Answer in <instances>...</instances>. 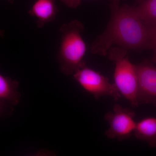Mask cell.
Wrapping results in <instances>:
<instances>
[{
    "label": "cell",
    "instance_id": "13",
    "mask_svg": "<svg viewBox=\"0 0 156 156\" xmlns=\"http://www.w3.org/2000/svg\"><path fill=\"white\" fill-rule=\"evenodd\" d=\"M67 7L71 9H76L80 5L82 0H61Z\"/></svg>",
    "mask_w": 156,
    "mask_h": 156
},
{
    "label": "cell",
    "instance_id": "2",
    "mask_svg": "<svg viewBox=\"0 0 156 156\" xmlns=\"http://www.w3.org/2000/svg\"><path fill=\"white\" fill-rule=\"evenodd\" d=\"M84 29L83 23L78 20L60 27L61 38L58 58L60 70L66 75L73 74L86 66L83 58L87 47L82 36Z\"/></svg>",
    "mask_w": 156,
    "mask_h": 156
},
{
    "label": "cell",
    "instance_id": "15",
    "mask_svg": "<svg viewBox=\"0 0 156 156\" xmlns=\"http://www.w3.org/2000/svg\"><path fill=\"white\" fill-rule=\"evenodd\" d=\"M112 4L114 5H119L120 0H111Z\"/></svg>",
    "mask_w": 156,
    "mask_h": 156
},
{
    "label": "cell",
    "instance_id": "9",
    "mask_svg": "<svg viewBox=\"0 0 156 156\" xmlns=\"http://www.w3.org/2000/svg\"><path fill=\"white\" fill-rule=\"evenodd\" d=\"M19 83L9 77L0 74V98L13 106L19 103L21 94L18 91Z\"/></svg>",
    "mask_w": 156,
    "mask_h": 156
},
{
    "label": "cell",
    "instance_id": "4",
    "mask_svg": "<svg viewBox=\"0 0 156 156\" xmlns=\"http://www.w3.org/2000/svg\"><path fill=\"white\" fill-rule=\"evenodd\" d=\"M73 78L84 90L96 99L103 96H109L118 100L121 97L114 83H111L108 78L100 73L86 66L74 73Z\"/></svg>",
    "mask_w": 156,
    "mask_h": 156
},
{
    "label": "cell",
    "instance_id": "5",
    "mask_svg": "<svg viewBox=\"0 0 156 156\" xmlns=\"http://www.w3.org/2000/svg\"><path fill=\"white\" fill-rule=\"evenodd\" d=\"M105 118L109 126L105 135L110 139H127L134 132L136 122L135 113L130 109L115 105L112 110L107 113Z\"/></svg>",
    "mask_w": 156,
    "mask_h": 156
},
{
    "label": "cell",
    "instance_id": "11",
    "mask_svg": "<svg viewBox=\"0 0 156 156\" xmlns=\"http://www.w3.org/2000/svg\"><path fill=\"white\" fill-rule=\"evenodd\" d=\"M12 106L8 101L0 98V117L10 114L12 111Z\"/></svg>",
    "mask_w": 156,
    "mask_h": 156
},
{
    "label": "cell",
    "instance_id": "14",
    "mask_svg": "<svg viewBox=\"0 0 156 156\" xmlns=\"http://www.w3.org/2000/svg\"><path fill=\"white\" fill-rule=\"evenodd\" d=\"M152 49L154 50V55L152 58V62L156 63V47H154Z\"/></svg>",
    "mask_w": 156,
    "mask_h": 156
},
{
    "label": "cell",
    "instance_id": "18",
    "mask_svg": "<svg viewBox=\"0 0 156 156\" xmlns=\"http://www.w3.org/2000/svg\"><path fill=\"white\" fill-rule=\"evenodd\" d=\"M154 105H156V103H155V104H154Z\"/></svg>",
    "mask_w": 156,
    "mask_h": 156
},
{
    "label": "cell",
    "instance_id": "1",
    "mask_svg": "<svg viewBox=\"0 0 156 156\" xmlns=\"http://www.w3.org/2000/svg\"><path fill=\"white\" fill-rule=\"evenodd\" d=\"M106 28L91 45V53L106 56L113 45L126 50L151 49L148 26L135 14L132 6L111 4Z\"/></svg>",
    "mask_w": 156,
    "mask_h": 156
},
{
    "label": "cell",
    "instance_id": "17",
    "mask_svg": "<svg viewBox=\"0 0 156 156\" xmlns=\"http://www.w3.org/2000/svg\"><path fill=\"white\" fill-rule=\"evenodd\" d=\"M8 1H9V2L12 3L14 2V0H8Z\"/></svg>",
    "mask_w": 156,
    "mask_h": 156
},
{
    "label": "cell",
    "instance_id": "10",
    "mask_svg": "<svg viewBox=\"0 0 156 156\" xmlns=\"http://www.w3.org/2000/svg\"><path fill=\"white\" fill-rule=\"evenodd\" d=\"M135 14L148 26L156 25V0H136Z\"/></svg>",
    "mask_w": 156,
    "mask_h": 156
},
{
    "label": "cell",
    "instance_id": "16",
    "mask_svg": "<svg viewBox=\"0 0 156 156\" xmlns=\"http://www.w3.org/2000/svg\"><path fill=\"white\" fill-rule=\"evenodd\" d=\"M5 37V31L2 30H0V37Z\"/></svg>",
    "mask_w": 156,
    "mask_h": 156
},
{
    "label": "cell",
    "instance_id": "8",
    "mask_svg": "<svg viewBox=\"0 0 156 156\" xmlns=\"http://www.w3.org/2000/svg\"><path fill=\"white\" fill-rule=\"evenodd\" d=\"M137 139L145 141L151 147H156V118L147 117L136 122L133 132Z\"/></svg>",
    "mask_w": 156,
    "mask_h": 156
},
{
    "label": "cell",
    "instance_id": "3",
    "mask_svg": "<svg viewBox=\"0 0 156 156\" xmlns=\"http://www.w3.org/2000/svg\"><path fill=\"white\" fill-rule=\"evenodd\" d=\"M128 50L119 48H111L108 55L115 63L114 74L115 85L133 106L139 105L138 79L136 65L132 64L127 56Z\"/></svg>",
    "mask_w": 156,
    "mask_h": 156
},
{
    "label": "cell",
    "instance_id": "12",
    "mask_svg": "<svg viewBox=\"0 0 156 156\" xmlns=\"http://www.w3.org/2000/svg\"><path fill=\"white\" fill-rule=\"evenodd\" d=\"M148 26V25H147ZM149 28L151 49L156 47V25L148 26Z\"/></svg>",
    "mask_w": 156,
    "mask_h": 156
},
{
    "label": "cell",
    "instance_id": "6",
    "mask_svg": "<svg viewBox=\"0 0 156 156\" xmlns=\"http://www.w3.org/2000/svg\"><path fill=\"white\" fill-rule=\"evenodd\" d=\"M138 100L141 103L156 102V66L148 60L136 65Z\"/></svg>",
    "mask_w": 156,
    "mask_h": 156
},
{
    "label": "cell",
    "instance_id": "7",
    "mask_svg": "<svg viewBox=\"0 0 156 156\" xmlns=\"http://www.w3.org/2000/svg\"><path fill=\"white\" fill-rule=\"evenodd\" d=\"M58 12L55 0H36L29 11L30 15L36 18L39 28L54 20Z\"/></svg>",
    "mask_w": 156,
    "mask_h": 156
}]
</instances>
